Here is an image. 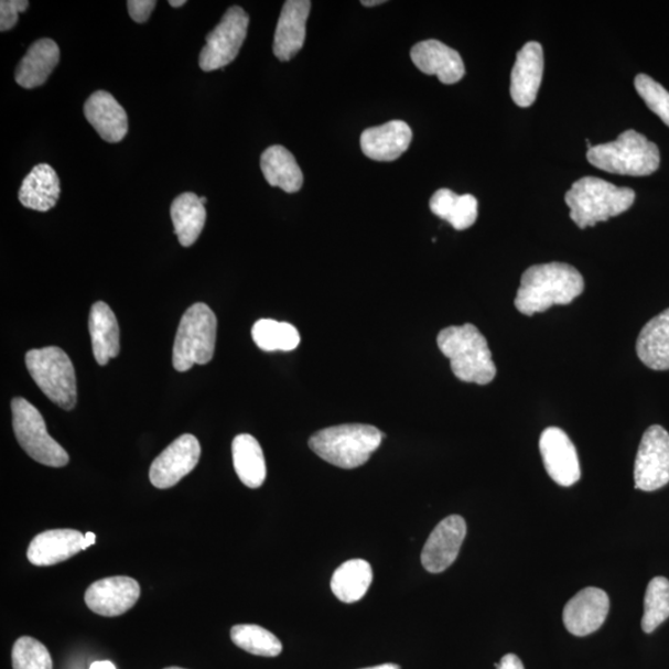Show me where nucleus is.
I'll return each instance as SVG.
<instances>
[{
  "mask_svg": "<svg viewBox=\"0 0 669 669\" xmlns=\"http://www.w3.org/2000/svg\"><path fill=\"white\" fill-rule=\"evenodd\" d=\"M363 6L365 7H376L379 4H385V0H371V2H369V0H365V2H362Z\"/></svg>",
  "mask_w": 669,
  "mask_h": 669,
  "instance_id": "79ce46f5",
  "label": "nucleus"
},
{
  "mask_svg": "<svg viewBox=\"0 0 669 669\" xmlns=\"http://www.w3.org/2000/svg\"><path fill=\"white\" fill-rule=\"evenodd\" d=\"M581 272L567 263H544L529 267L522 274L515 299L519 313L532 316L553 305H568L584 292Z\"/></svg>",
  "mask_w": 669,
  "mask_h": 669,
  "instance_id": "f257e3e1",
  "label": "nucleus"
},
{
  "mask_svg": "<svg viewBox=\"0 0 669 669\" xmlns=\"http://www.w3.org/2000/svg\"><path fill=\"white\" fill-rule=\"evenodd\" d=\"M231 640L237 647L255 656L277 657L283 651V645L279 638L258 625L234 626Z\"/></svg>",
  "mask_w": 669,
  "mask_h": 669,
  "instance_id": "2f4dec72",
  "label": "nucleus"
},
{
  "mask_svg": "<svg viewBox=\"0 0 669 669\" xmlns=\"http://www.w3.org/2000/svg\"><path fill=\"white\" fill-rule=\"evenodd\" d=\"M544 55L541 44L527 43L519 50L511 75V97L519 107L532 106L541 87Z\"/></svg>",
  "mask_w": 669,
  "mask_h": 669,
  "instance_id": "dca6fc26",
  "label": "nucleus"
},
{
  "mask_svg": "<svg viewBox=\"0 0 669 669\" xmlns=\"http://www.w3.org/2000/svg\"><path fill=\"white\" fill-rule=\"evenodd\" d=\"M169 4L173 8H180L186 4V0H170Z\"/></svg>",
  "mask_w": 669,
  "mask_h": 669,
  "instance_id": "37998d69",
  "label": "nucleus"
},
{
  "mask_svg": "<svg viewBox=\"0 0 669 669\" xmlns=\"http://www.w3.org/2000/svg\"><path fill=\"white\" fill-rule=\"evenodd\" d=\"M165 669H184V668H180V667H169V668H165Z\"/></svg>",
  "mask_w": 669,
  "mask_h": 669,
  "instance_id": "a18cd8bd",
  "label": "nucleus"
},
{
  "mask_svg": "<svg viewBox=\"0 0 669 669\" xmlns=\"http://www.w3.org/2000/svg\"><path fill=\"white\" fill-rule=\"evenodd\" d=\"M586 159L604 172L630 176L651 175L661 163L660 149L634 129L618 136L615 142L589 149Z\"/></svg>",
  "mask_w": 669,
  "mask_h": 669,
  "instance_id": "39448f33",
  "label": "nucleus"
},
{
  "mask_svg": "<svg viewBox=\"0 0 669 669\" xmlns=\"http://www.w3.org/2000/svg\"><path fill=\"white\" fill-rule=\"evenodd\" d=\"M466 537V522L462 516H449L429 536L422 552V564L429 573L446 571L461 552Z\"/></svg>",
  "mask_w": 669,
  "mask_h": 669,
  "instance_id": "ddd939ff",
  "label": "nucleus"
},
{
  "mask_svg": "<svg viewBox=\"0 0 669 669\" xmlns=\"http://www.w3.org/2000/svg\"><path fill=\"white\" fill-rule=\"evenodd\" d=\"M13 669H53L47 648L33 637L23 636L13 646Z\"/></svg>",
  "mask_w": 669,
  "mask_h": 669,
  "instance_id": "72a5a7b5",
  "label": "nucleus"
},
{
  "mask_svg": "<svg viewBox=\"0 0 669 669\" xmlns=\"http://www.w3.org/2000/svg\"><path fill=\"white\" fill-rule=\"evenodd\" d=\"M635 88L648 108L669 127V93L667 89L645 74L636 76Z\"/></svg>",
  "mask_w": 669,
  "mask_h": 669,
  "instance_id": "f704fd0d",
  "label": "nucleus"
},
{
  "mask_svg": "<svg viewBox=\"0 0 669 669\" xmlns=\"http://www.w3.org/2000/svg\"><path fill=\"white\" fill-rule=\"evenodd\" d=\"M413 133L403 121H392L366 129L362 136L364 154L376 162H393L407 152Z\"/></svg>",
  "mask_w": 669,
  "mask_h": 669,
  "instance_id": "aec40b11",
  "label": "nucleus"
},
{
  "mask_svg": "<svg viewBox=\"0 0 669 669\" xmlns=\"http://www.w3.org/2000/svg\"><path fill=\"white\" fill-rule=\"evenodd\" d=\"M262 173L269 185L281 187L288 194L302 188L304 176L294 155L282 145L269 147L261 157Z\"/></svg>",
  "mask_w": 669,
  "mask_h": 669,
  "instance_id": "a878e982",
  "label": "nucleus"
},
{
  "mask_svg": "<svg viewBox=\"0 0 669 669\" xmlns=\"http://www.w3.org/2000/svg\"><path fill=\"white\" fill-rule=\"evenodd\" d=\"M429 206L435 216L445 219L457 231L472 227L477 219V199L473 195H457L452 190L441 188Z\"/></svg>",
  "mask_w": 669,
  "mask_h": 669,
  "instance_id": "c756f323",
  "label": "nucleus"
},
{
  "mask_svg": "<svg viewBox=\"0 0 669 669\" xmlns=\"http://www.w3.org/2000/svg\"><path fill=\"white\" fill-rule=\"evenodd\" d=\"M635 198L633 188L617 187L594 176L578 180L565 194L571 218L582 229L624 214L634 205Z\"/></svg>",
  "mask_w": 669,
  "mask_h": 669,
  "instance_id": "7ed1b4c3",
  "label": "nucleus"
},
{
  "mask_svg": "<svg viewBox=\"0 0 669 669\" xmlns=\"http://www.w3.org/2000/svg\"><path fill=\"white\" fill-rule=\"evenodd\" d=\"M363 669H401V667H399L398 665H393V663H386V665H379L376 667H369V668H363Z\"/></svg>",
  "mask_w": 669,
  "mask_h": 669,
  "instance_id": "a19ab883",
  "label": "nucleus"
},
{
  "mask_svg": "<svg viewBox=\"0 0 669 669\" xmlns=\"http://www.w3.org/2000/svg\"><path fill=\"white\" fill-rule=\"evenodd\" d=\"M84 543L85 536L75 529H52L33 539L28 559L36 567L54 565L84 551Z\"/></svg>",
  "mask_w": 669,
  "mask_h": 669,
  "instance_id": "6ab92c4d",
  "label": "nucleus"
},
{
  "mask_svg": "<svg viewBox=\"0 0 669 669\" xmlns=\"http://www.w3.org/2000/svg\"><path fill=\"white\" fill-rule=\"evenodd\" d=\"M89 669H116L115 665L109 661H99L95 662L89 667Z\"/></svg>",
  "mask_w": 669,
  "mask_h": 669,
  "instance_id": "58836bf2",
  "label": "nucleus"
},
{
  "mask_svg": "<svg viewBox=\"0 0 669 669\" xmlns=\"http://www.w3.org/2000/svg\"><path fill=\"white\" fill-rule=\"evenodd\" d=\"M248 24L249 17L241 7L229 8L222 22L206 36L199 68L209 73L231 64L245 43Z\"/></svg>",
  "mask_w": 669,
  "mask_h": 669,
  "instance_id": "1a4fd4ad",
  "label": "nucleus"
},
{
  "mask_svg": "<svg viewBox=\"0 0 669 669\" xmlns=\"http://www.w3.org/2000/svg\"><path fill=\"white\" fill-rule=\"evenodd\" d=\"M17 441L35 462L50 467H64L69 457L65 449L47 433L42 413L24 398L12 401Z\"/></svg>",
  "mask_w": 669,
  "mask_h": 669,
  "instance_id": "6e6552de",
  "label": "nucleus"
},
{
  "mask_svg": "<svg viewBox=\"0 0 669 669\" xmlns=\"http://www.w3.org/2000/svg\"><path fill=\"white\" fill-rule=\"evenodd\" d=\"M539 451L546 471L554 483L569 487L581 481L582 471L576 449L561 428L546 429L539 439Z\"/></svg>",
  "mask_w": 669,
  "mask_h": 669,
  "instance_id": "f8f14e48",
  "label": "nucleus"
},
{
  "mask_svg": "<svg viewBox=\"0 0 669 669\" xmlns=\"http://www.w3.org/2000/svg\"><path fill=\"white\" fill-rule=\"evenodd\" d=\"M216 332L217 319L212 309L204 303L187 309L180 321L173 348V366L177 373L212 362Z\"/></svg>",
  "mask_w": 669,
  "mask_h": 669,
  "instance_id": "423d86ee",
  "label": "nucleus"
},
{
  "mask_svg": "<svg viewBox=\"0 0 669 669\" xmlns=\"http://www.w3.org/2000/svg\"><path fill=\"white\" fill-rule=\"evenodd\" d=\"M374 581L371 565L364 559H353L339 565L332 579V591L339 602L362 601Z\"/></svg>",
  "mask_w": 669,
  "mask_h": 669,
  "instance_id": "c85d7f7f",
  "label": "nucleus"
},
{
  "mask_svg": "<svg viewBox=\"0 0 669 669\" xmlns=\"http://www.w3.org/2000/svg\"><path fill=\"white\" fill-rule=\"evenodd\" d=\"M180 245L192 247L202 235L206 223V209L194 193L179 195L170 208Z\"/></svg>",
  "mask_w": 669,
  "mask_h": 669,
  "instance_id": "bb28decb",
  "label": "nucleus"
},
{
  "mask_svg": "<svg viewBox=\"0 0 669 669\" xmlns=\"http://www.w3.org/2000/svg\"><path fill=\"white\" fill-rule=\"evenodd\" d=\"M312 2L309 0H288L279 17L273 53L285 63L292 60L304 46L306 20L311 14Z\"/></svg>",
  "mask_w": 669,
  "mask_h": 669,
  "instance_id": "a211bd4d",
  "label": "nucleus"
},
{
  "mask_svg": "<svg viewBox=\"0 0 669 669\" xmlns=\"http://www.w3.org/2000/svg\"><path fill=\"white\" fill-rule=\"evenodd\" d=\"M95 543H96V535L93 533V532L86 533L85 535L84 551H85V549H87L88 547H91Z\"/></svg>",
  "mask_w": 669,
  "mask_h": 669,
  "instance_id": "ea45409f",
  "label": "nucleus"
},
{
  "mask_svg": "<svg viewBox=\"0 0 669 669\" xmlns=\"http://www.w3.org/2000/svg\"><path fill=\"white\" fill-rule=\"evenodd\" d=\"M234 466L239 481L249 488L263 485L267 477L266 458L261 445L249 434H239L233 443Z\"/></svg>",
  "mask_w": 669,
  "mask_h": 669,
  "instance_id": "cd10ccee",
  "label": "nucleus"
},
{
  "mask_svg": "<svg viewBox=\"0 0 669 669\" xmlns=\"http://www.w3.org/2000/svg\"><path fill=\"white\" fill-rule=\"evenodd\" d=\"M412 62L425 75L436 76L444 85H454L464 77L465 65L456 50L438 42L425 40L413 46Z\"/></svg>",
  "mask_w": 669,
  "mask_h": 669,
  "instance_id": "f3484780",
  "label": "nucleus"
},
{
  "mask_svg": "<svg viewBox=\"0 0 669 669\" xmlns=\"http://www.w3.org/2000/svg\"><path fill=\"white\" fill-rule=\"evenodd\" d=\"M84 112L99 137L108 143L123 141L128 133V117L125 108L117 99L106 91H97L89 96Z\"/></svg>",
  "mask_w": 669,
  "mask_h": 669,
  "instance_id": "412c9836",
  "label": "nucleus"
},
{
  "mask_svg": "<svg viewBox=\"0 0 669 669\" xmlns=\"http://www.w3.org/2000/svg\"><path fill=\"white\" fill-rule=\"evenodd\" d=\"M641 363L655 371L669 369V307L648 322L636 344Z\"/></svg>",
  "mask_w": 669,
  "mask_h": 669,
  "instance_id": "5701e85b",
  "label": "nucleus"
},
{
  "mask_svg": "<svg viewBox=\"0 0 669 669\" xmlns=\"http://www.w3.org/2000/svg\"><path fill=\"white\" fill-rule=\"evenodd\" d=\"M60 62L58 45L52 39H40L29 47L15 69V82L32 89L46 83Z\"/></svg>",
  "mask_w": 669,
  "mask_h": 669,
  "instance_id": "4be33fe9",
  "label": "nucleus"
},
{
  "mask_svg": "<svg viewBox=\"0 0 669 669\" xmlns=\"http://www.w3.org/2000/svg\"><path fill=\"white\" fill-rule=\"evenodd\" d=\"M29 8L28 0H2L0 2V30L8 32L18 23L19 13Z\"/></svg>",
  "mask_w": 669,
  "mask_h": 669,
  "instance_id": "c9c22d12",
  "label": "nucleus"
},
{
  "mask_svg": "<svg viewBox=\"0 0 669 669\" xmlns=\"http://www.w3.org/2000/svg\"><path fill=\"white\" fill-rule=\"evenodd\" d=\"M611 598L597 587H585L569 601L563 611L567 630L574 636L584 637L594 634L603 626Z\"/></svg>",
  "mask_w": 669,
  "mask_h": 669,
  "instance_id": "2eb2a0df",
  "label": "nucleus"
},
{
  "mask_svg": "<svg viewBox=\"0 0 669 669\" xmlns=\"http://www.w3.org/2000/svg\"><path fill=\"white\" fill-rule=\"evenodd\" d=\"M88 331L96 362L106 366L119 354V326L112 309L104 302L95 303L89 313Z\"/></svg>",
  "mask_w": 669,
  "mask_h": 669,
  "instance_id": "393cba45",
  "label": "nucleus"
},
{
  "mask_svg": "<svg viewBox=\"0 0 669 669\" xmlns=\"http://www.w3.org/2000/svg\"><path fill=\"white\" fill-rule=\"evenodd\" d=\"M60 193L62 188L54 168L39 164L24 179L19 190V202L26 208L46 213L56 206Z\"/></svg>",
  "mask_w": 669,
  "mask_h": 669,
  "instance_id": "b1692460",
  "label": "nucleus"
},
{
  "mask_svg": "<svg viewBox=\"0 0 669 669\" xmlns=\"http://www.w3.org/2000/svg\"><path fill=\"white\" fill-rule=\"evenodd\" d=\"M669 617V581L663 576H656L647 586L645 595V612L643 630L651 634Z\"/></svg>",
  "mask_w": 669,
  "mask_h": 669,
  "instance_id": "473e14b6",
  "label": "nucleus"
},
{
  "mask_svg": "<svg viewBox=\"0 0 669 669\" xmlns=\"http://www.w3.org/2000/svg\"><path fill=\"white\" fill-rule=\"evenodd\" d=\"M127 7L129 15H131L134 22L143 24L151 18L157 2L155 0H128Z\"/></svg>",
  "mask_w": 669,
  "mask_h": 669,
  "instance_id": "e433bc0d",
  "label": "nucleus"
},
{
  "mask_svg": "<svg viewBox=\"0 0 669 669\" xmlns=\"http://www.w3.org/2000/svg\"><path fill=\"white\" fill-rule=\"evenodd\" d=\"M202 446L192 434L179 436L159 455L151 466L149 478L157 488H170L182 482L196 467Z\"/></svg>",
  "mask_w": 669,
  "mask_h": 669,
  "instance_id": "9b49d317",
  "label": "nucleus"
},
{
  "mask_svg": "<svg viewBox=\"0 0 669 669\" xmlns=\"http://www.w3.org/2000/svg\"><path fill=\"white\" fill-rule=\"evenodd\" d=\"M495 667L496 669H525L522 661L514 654L505 655Z\"/></svg>",
  "mask_w": 669,
  "mask_h": 669,
  "instance_id": "4c0bfd02",
  "label": "nucleus"
},
{
  "mask_svg": "<svg viewBox=\"0 0 669 669\" xmlns=\"http://www.w3.org/2000/svg\"><path fill=\"white\" fill-rule=\"evenodd\" d=\"M199 199H202V203L205 205L207 203V198L206 197H199Z\"/></svg>",
  "mask_w": 669,
  "mask_h": 669,
  "instance_id": "c03bdc74",
  "label": "nucleus"
},
{
  "mask_svg": "<svg viewBox=\"0 0 669 669\" xmlns=\"http://www.w3.org/2000/svg\"><path fill=\"white\" fill-rule=\"evenodd\" d=\"M438 347L451 359L452 371L466 384H492L497 369L487 339L473 324L449 326L439 333Z\"/></svg>",
  "mask_w": 669,
  "mask_h": 669,
  "instance_id": "f03ea898",
  "label": "nucleus"
},
{
  "mask_svg": "<svg viewBox=\"0 0 669 669\" xmlns=\"http://www.w3.org/2000/svg\"><path fill=\"white\" fill-rule=\"evenodd\" d=\"M30 376L56 406L72 411L77 403L76 375L72 359L62 348L48 346L30 349L25 356Z\"/></svg>",
  "mask_w": 669,
  "mask_h": 669,
  "instance_id": "0eeeda50",
  "label": "nucleus"
},
{
  "mask_svg": "<svg viewBox=\"0 0 669 669\" xmlns=\"http://www.w3.org/2000/svg\"><path fill=\"white\" fill-rule=\"evenodd\" d=\"M385 434L376 427L344 424L315 433L309 446L327 462L342 468L365 465L384 441Z\"/></svg>",
  "mask_w": 669,
  "mask_h": 669,
  "instance_id": "20e7f679",
  "label": "nucleus"
},
{
  "mask_svg": "<svg viewBox=\"0 0 669 669\" xmlns=\"http://www.w3.org/2000/svg\"><path fill=\"white\" fill-rule=\"evenodd\" d=\"M256 345L267 353L293 352L301 344V335L291 324L279 323L272 319L258 321L252 328Z\"/></svg>",
  "mask_w": 669,
  "mask_h": 669,
  "instance_id": "7c9ffc66",
  "label": "nucleus"
},
{
  "mask_svg": "<svg viewBox=\"0 0 669 669\" xmlns=\"http://www.w3.org/2000/svg\"><path fill=\"white\" fill-rule=\"evenodd\" d=\"M141 596V586L133 578L111 576L87 589L85 602L97 615L115 617L131 611Z\"/></svg>",
  "mask_w": 669,
  "mask_h": 669,
  "instance_id": "4468645a",
  "label": "nucleus"
},
{
  "mask_svg": "<svg viewBox=\"0 0 669 669\" xmlns=\"http://www.w3.org/2000/svg\"><path fill=\"white\" fill-rule=\"evenodd\" d=\"M635 488L645 493L660 490L669 483V434L661 425L647 429L635 461Z\"/></svg>",
  "mask_w": 669,
  "mask_h": 669,
  "instance_id": "9d476101",
  "label": "nucleus"
}]
</instances>
